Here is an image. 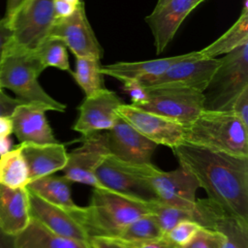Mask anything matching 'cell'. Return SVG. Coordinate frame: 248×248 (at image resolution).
I'll return each instance as SVG.
<instances>
[{
    "mask_svg": "<svg viewBox=\"0 0 248 248\" xmlns=\"http://www.w3.org/2000/svg\"><path fill=\"white\" fill-rule=\"evenodd\" d=\"M78 6V5H77ZM76 5L68 0H53V8L56 18H62L70 16L76 9Z\"/></svg>",
    "mask_w": 248,
    "mask_h": 248,
    "instance_id": "cell-39",
    "label": "cell"
},
{
    "mask_svg": "<svg viewBox=\"0 0 248 248\" xmlns=\"http://www.w3.org/2000/svg\"><path fill=\"white\" fill-rule=\"evenodd\" d=\"M28 199L31 218L60 236L88 242L84 229L69 210L52 204L30 191H28Z\"/></svg>",
    "mask_w": 248,
    "mask_h": 248,
    "instance_id": "cell-19",
    "label": "cell"
},
{
    "mask_svg": "<svg viewBox=\"0 0 248 248\" xmlns=\"http://www.w3.org/2000/svg\"><path fill=\"white\" fill-rule=\"evenodd\" d=\"M72 184L64 175L49 174L31 180L26 189L43 200L71 211L78 207L72 198Z\"/></svg>",
    "mask_w": 248,
    "mask_h": 248,
    "instance_id": "cell-24",
    "label": "cell"
},
{
    "mask_svg": "<svg viewBox=\"0 0 248 248\" xmlns=\"http://www.w3.org/2000/svg\"><path fill=\"white\" fill-rule=\"evenodd\" d=\"M14 248H89L87 242L60 236L34 218L14 236Z\"/></svg>",
    "mask_w": 248,
    "mask_h": 248,
    "instance_id": "cell-23",
    "label": "cell"
},
{
    "mask_svg": "<svg viewBox=\"0 0 248 248\" xmlns=\"http://www.w3.org/2000/svg\"><path fill=\"white\" fill-rule=\"evenodd\" d=\"M25 0H7V9L5 17L7 18L8 22L11 18L15 16V14L23 6Z\"/></svg>",
    "mask_w": 248,
    "mask_h": 248,
    "instance_id": "cell-41",
    "label": "cell"
},
{
    "mask_svg": "<svg viewBox=\"0 0 248 248\" xmlns=\"http://www.w3.org/2000/svg\"><path fill=\"white\" fill-rule=\"evenodd\" d=\"M201 226L194 221L182 220L174 225L168 232L164 234L170 243H172L176 248L186 244L199 230Z\"/></svg>",
    "mask_w": 248,
    "mask_h": 248,
    "instance_id": "cell-32",
    "label": "cell"
},
{
    "mask_svg": "<svg viewBox=\"0 0 248 248\" xmlns=\"http://www.w3.org/2000/svg\"><path fill=\"white\" fill-rule=\"evenodd\" d=\"M13 133V123L10 116L0 115V139L9 138Z\"/></svg>",
    "mask_w": 248,
    "mask_h": 248,
    "instance_id": "cell-40",
    "label": "cell"
},
{
    "mask_svg": "<svg viewBox=\"0 0 248 248\" xmlns=\"http://www.w3.org/2000/svg\"><path fill=\"white\" fill-rule=\"evenodd\" d=\"M68 1H69V2H71V3H72V4H74V5H76V6H77V5H78V3H79V2H80V1H79V0H68Z\"/></svg>",
    "mask_w": 248,
    "mask_h": 248,
    "instance_id": "cell-45",
    "label": "cell"
},
{
    "mask_svg": "<svg viewBox=\"0 0 248 248\" xmlns=\"http://www.w3.org/2000/svg\"><path fill=\"white\" fill-rule=\"evenodd\" d=\"M13 32L7 18L0 17V66L12 43Z\"/></svg>",
    "mask_w": 248,
    "mask_h": 248,
    "instance_id": "cell-35",
    "label": "cell"
},
{
    "mask_svg": "<svg viewBox=\"0 0 248 248\" xmlns=\"http://www.w3.org/2000/svg\"><path fill=\"white\" fill-rule=\"evenodd\" d=\"M87 243L89 248H127L122 241L109 236H91Z\"/></svg>",
    "mask_w": 248,
    "mask_h": 248,
    "instance_id": "cell-37",
    "label": "cell"
},
{
    "mask_svg": "<svg viewBox=\"0 0 248 248\" xmlns=\"http://www.w3.org/2000/svg\"><path fill=\"white\" fill-rule=\"evenodd\" d=\"M100 60L86 57H76L75 70L71 71L76 82L83 90L85 96H89L105 87L103 74L100 71Z\"/></svg>",
    "mask_w": 248,
    "mask_h": 248,
    "instance_id": "cell-28",
    "label": "cell"
},
{
    "mask_svg": "<svg viewBox=\"0 0 248 248\" xmlns=\"http://www.w3.org/2000/svg\"><path fill=\"white\" fill-rule=\"evenodd\" d=\"M110 155L128 164H150L157 144L127 123L119 115L106 133Z\"/></svg>",
    "mask_w": 248,
    "mask_h": 248,
    "instance_id": "cell-16",
    "label": "cell"
},
{
    "mask_svg": "<svg viewBox=\"0 0 248 248\" xmlns=\"http://www.w3.org/2000/svg\"><path fill=\"white\" fill-rule=\"evenodd\" d=\"M123 83V90L130 96L133 106H140L145 102L147 98L146 88L138 79H125Z\"/></svg>",
    "mask_w": 248,
    "mask_h": 248,
    "instance_id": "cell-33",
    "label": "cell"
},
{
    "mask_svg": "<svg viewBox=\"0 0 248 248\" xmlns=\"http://www.w3.org/2000/svg\"><path fill=\"white\" fill-rule=\"evenodd\" d=\"M184 142L248 157V127L232 110H206L184 125Z\"/></svg>",
    "mask_w": 248,
    "mask_h": 248,
    "instance_id": "cell-3",
    "label": "cell"
},
{
    "mask_svg": "<svg viewBox=\"0 0 248 248\" xmlns=\"http://www.w3.org/2000/svg\"><path fill=\"white\" fill-rule=\"evenodd\" d=\"M45 69L35 51L10 46L0 66V87L12 90L25 103L41 104L50 110L64 112L66 105L49 96L38 81Z\"/></svg>",
    "mask_w": 248,
    "mask_h": 248,
    "instance_id": "cell-4",
    "label": "cell"
},
{
    "mask_svg": "<svg viewBox=\"0 0 248 248\" xmlns=\"http://www.w3.org/2000/svg\"><path fill=\"white\" fill-rule=\"evenodd\" d=\"M220 59V66L202 92L206 110H231L236 97L248 87V43Z\"/></svg>",
    "mask_w": 248,
    "mask_h": 248,
    "instance_id": "cell-5",
    "label": "cell"
},
{
    "mask_svg": "<svg viewBox=\"0 0 248 248\" xmlns=\"http://www.w3.org/2000/svg\"><path fill=\"white\" fill-rule=\"evenodd\" d=\"M48 37L60 40L76 57L101 60L103 56L102 47L89 24L82 2L78 4L70 16L55 19Z\"/></svg>",
    "mask_w": 248,
    "mask_h": 248,
    "instance_id": "cell-11",
    "label": "cell"
},
{
    "mask_svg": "<svg viewBox=\"0 0 248 248\" xmlns=\"http://www.w3.org/2000/svg\"><path fill=\"white\" fill-rule=\"evenodd\" d=\"M246 43H248V1L244 0L243 9L236 21L222 36L199 52L203 58H214L220 54H227Z\"/></svg>",
    "mask_w": 248,
    "mask_h": 248,
    "instance_id": "cell-25",
    "label": "cell"
},
{
    "mask_svg": "<svg viewBox=\"0 0 248 248\" xmlns=\"http://www.w3.org/2000/svg\"><path fill=\"white\" fill-rule=\"evenodd\" d=\"M203 1H204V0H197V4L200 5V4H201L202 2H203Z\"/></svg>",
    "mask_w": 248,
    "mask_h": 248,
    "instance_id": "cell-46",
    "label": "cell"
},
{
    "mask_svg": "<svg viewBox=\"0 0 248 248\" xmlns=\"http://www.w3.org/2000/svg\"><path fill=\"white\" fill-rule=\"evenodd\" d=\"M164 236L157 217L153 213L144 214L127 224L114 237L121 241L135 242L158 239Z\"/></svg>",
    "mask_w": 248,
    "mask_h": 248,
    "instance_id": "cell-27",
    "label": "cell"
},
{
    "mask_svg": "<svg viewBox=\"0 0 248 248\" xmlns=\"http://www.w3.org/2000/svg\"><path fill=\"white\" fill-rule=\"evenodd\" d=\"M53 0H31L11 18V46L35 51L49 36L55 22Z\"/></svg>",
    "mask_w": 248,
    "mask_h": 248,
    "instance_id": "cell-7",
    "label": "cell"
},
{
    "mask_svg": "<svg viewBox=\"0 0 248 248\" xmlns=\"http://www.w3.org/2000/svg\"><path fill=\"white\" fill-rule=\"evenodd\" d=\"M131 166L150 184L160 202L187 210L194 208L196 193L200 186L196 178L184 168L179 166L176 170L164 171L152 163Z\"/></svg>",
    "mask_w": 248,
    "mask_h": 248,
    "instance_id": "cell-6",
    "label": "cell"
},
{
    "mask_svg": "<svg viewBox=\"0 0 248 248\" xmlns=\"http://www.w3.org/2000/svg\"><path fill=\"white\" fill-rule=\"evenodd\" d=\"M122 242L127 248H176L172 243H170L164 236L158 239L145 240V241H135V242L122 241Z\"/></svg>",
    "mask_w": 248,
    "mask_h": 248,
    "instance_id": "cell-36",
    "label": "cell"
},
{
    "mask_svg": "<svg viewBox=\"0 0 248 248\" xmlns=\"http://www.w3.org/2000/svg\"><path fill=\"white\" fill-rule=\"evenodd\" d=\"M146 90L145 102L137 108L182 125L193 121L203 109V94L198 90L185 87H152Z\"/></svg>",
    "mask_w": 248,
    "mask_h": 248,
    "instance_id": "cell-8",
    "label": "cell"
},
{
    "mask_svg": "<svg viewBox=\"0 0 248 248\" xmlns=\"http://www.w3.org/2000/svg\"><path fill=\"white\" fill-rule=\"evenodd\" d=\"M0 248H14V235L6 233L0 228Z\"/></svg>",
    "mask_w": 248,
    "mask_h": 248,
    "instance_id": "cell-42",
    "label": "cell"
},
{
    "mask_svg": "<svg viewBox=\"0 0 248 248\" xmlns=\"http://www.w3.org/2000/svg\"><path fill=\"white\" fill-rule=\"evenodd\" d=\"M208 196L228 213L248 223V157L183 142L172 149Z\"/></svg>",
    "mask_w": 248,
    "mask_h": 248,
    "instance_id": "cell-1",
    "label": "cell"
},
{
    "mask_svg": "<svg viewBox=\"0 0 248 248\" xmlns=\"http://www.w3.org/2000/svg\"><path fill=\"white\" fill-rule=\"evenodd\" d=\"M117 114L157 145L174 149L184 142V125L176 121L124 103L118 107Z\"/></svg>",
    "mask_w": 248,
    "mask_h": 248,
    "instance_id": "cell-12",
    "label": "cell"
},
{
    "mask_svg": "<svg viewBox=\"0 0 248 248\" xmlns=\"http://www.w3.org/2000/svg\"><path fill=\"white\" fill-rule=\"evenodd\" d=\"M25 103L17 98H12L7 95L3 89L0 87V115L10 116L14 110V108L19 105Z\"/></svg>",
    "mask_w": 248,
    "mask_h": 248,
    "instance_id": "cell-38",
    "label": "cell"
},
{
    "mask_svg": "<svg viewBox=\"0 0 248 248\" xmlns=\"http://www.w3.org/2000/svg\"><path fill=\"white\" fill-rule=\"evenodd\" d=\"M47 110L50 109L46 106L35 103H22L14 108L10 115L13 133L20 143L59 142L46 117Z\"/></svg>",
    "mask_w": 248,
    "mask_h": 248,
    "instance_id": "cell-17",
    "label": "cell"
},
{
    "mask_svg": "<svg viewBox=\"0 0 248 248\" xmlns=\"http://www.w3.org/2000/svg\"><path fill=\"white\" fill-rule=\"evenodd\" d=\"M30 218L28 190L0 184V228L15 236L28 225Z\"/></svg>",
    "mask_w": 248,
    "mask_h": 248,
    "instance_id": "cell-22",
    "label": "cell"
},
{
    "mask_svg": "<svg viewBox=\"0 0 248 248\" xmlns=\"http://www.w3.org/2000/svg\"><path fill=\"white\" fill-rule=\"evenodd\" d=\"M35 52L46 68L55 67L62 71L71 72L67 47L60 40L48 37Z\"/></svg>",
    "mask_w": 248,
    "mask_h": 248,
    "instance_id": "cell-29",
    "label": "cell"
},
{
    "mask_svg": "<svg viewBox=\"0 0 248 248\" xmlns=\"http://www.w3.org/2000/svg\"><path fill=\"white\" fill-rule=\"evenodd\" d=\"M29 172L19 145L0 155V184L10 188H26Z\"/></svg>",
    "mask_w": 248,
    "mask_h": 248,
    "instance_id": "cell-26",
    "label": "cell"
},
{
    "mask_svg": "<svg viewBox=\"0 0 248 248\" xmlns=\"http://www.w3.org/2000/svg\"><path fill=\"white\" fill-rule=\"evenodd\" d=\"M29 1H31V0H25V3H27V2H29ZM25 3H24V4H25ZM24 4H23V5H24Z\"/></svg>",
    "mask_w": 248,
    "mask_h": 248,
    "instance_id": "cell-47",
    "label": "cell"
},
{
    "mask_svg": "<svg viewBox=\"0 0 248 248\" xmlns=\"http://www.w3.org/2000/svg\"><path fill=\"white\" fill-rule=\"evenodd\" d=\"M151 213L157 217L164 234L182 220L193 221V209H182L160 202H151Z\"/></svg>",
    "mask_w": 248,
    "mask_h": 248,
    "instance_id": "cell-30",
    "label": "cell"
},
{
    "mask_svg": "<svg viewBox=\"0 0 248 248\" xmlns=\"http://www.w3.org/2000/svg\"><path fill=\"white\" fill-rule=\"evenodd\" d=\"M91 236L115 237L135 219L151 213V202H143L106 188H94L88 206L70 211Z\"/></svg>",
    "mask_w": 248,
    "mask_h": 248,
    "instance_id": "cell-2",
    "label": "cell"
},
{
    "mask_svg": "<svg viewBox=\"0 0 248 248\" xmlns=\"http://www.w3.org/2000/svg\"><path fill=\"white\" fill-rule=\"evenodd\" d=\"M82 143L68 153L67 163L62 170L64 176L73 183H81L102 188L95 171L99 165L109 155L106 134L95 133L81 138Z\"/></svg>",
    "mask_w": 248,
    "mask_h": 248,
    "instance_id": "cell-13",
    "label": "cell"
},
{
    "mask_svg": "<svg viewBox=\"0 0 248 248\" xmlns=\"http://www.w3.org/2000/svg\"><path fill=\"white\" fill-rule=\"evenodd\" d=\"M231 110L248 127V87L236 97Z\"/></svg>",
    "mask_w": 248,
    "mask_h": 248,
    "instance_id": "cell-34",
    "label": "cell"
},
{
    "mask_svg": "<svg viewBox=\"0 0 248 248\" xmlns=\"http://www.w3.org/2000/svg\"><path fill=\"white\" fill-rule=\"evenodd\" d=\"M193 221L202 228L222 232L225 236L222 248H248V223L233 217L208 198L196 201Z\"/></svg>",
    "mask_w": 248,
    "mask_h": 248,
    "instance_id": "cell-14",
    "label": "cell"
},
{
    "mask_svg": "<svg viewBox=\"0 0 248 248\" xmlns=\"http://www.w3.org/2000/svg\"><path fill=\"white\" fill-rule=\"evenodd\" d=\"M95 176L102 188L143 202H159L153 188L134 170L131 164L120 161L110 154L99 165Z\"/></svg>",
    "mask_w": 248,
    "mask_h": 248,
    "instance_id": "cell-9",
    "label": "cell"
},
{
    "mask_svg": "<svg viewBox=\"0 0 248 248\" xmlns=\"http://www.w3.org/2000/svg\"><path fill=\"white\" fill-rule=\"evenodd\" d=\"M197 6V0H169L146 16L157 54L166 49L183 20Z\"/></svg>",
    "mask_w": 248,
    "mask_h": 248,
    "instance_id": "cell-18",
    "label": "cell"
},
{
    "mask_svg": "<svg viewBox=\"0 0 248 248\" xmlns=\"http://www.w3.org/2000/svg\"><path fill=\"white\" fill-rule=\"evenodd\" d=\"M12 146L11 140H9V138H4V139H0V155H2L3 153L9 151Z\"/></svg>",
    "mask_w": 248,
    "mask_h": 248,
    "instance_id": "cell-43",
    "label": "cell"
},
{
    "mask_svg": "<svg viewBox=\"0 0 248 248\" xmlns=\"http://www.w3.org/2000/svg\"><path fill=\"white\" fill-rule=\"evenodd\" d=\"M123 104L115 92L104 88L89 96L78 107V117L73 130L86 137L103 130H109L115 123L118 107Z\"/></svg>",
    "mask_w": 248,
    "mask_h": 248,
    "instance_id": "cell-15",
    "label": "cell"
},
{
    "mask_svg": "<svg viewBox=\"0 0 248 248\" xmlns=\"http://www.w3.org/2000/svg\"><path fill=\"white\" fill-rule=\"evenodd\" d=\"M224 241L222 232L200 227L186 244L177 248H222Z\"/></svg>",
    "mask_w": 248,
    "mask_h": 248,
    "instance_id": "cell-31",
    "label": "cell"
},
{
    "mask_svg": "<svg viewBox=\"0 0 248 248\" xmlns=\"http://www.w3.org/2000/svg\"><path fill=\"white\" fill-rule=\"evenodd\" d=\"M18 145L28 168L30 181L62 170L67 163L68 152L60 141L46 144L19 143Z\"/></svg>",
    "mask_w": 248,
    "mask_h": 248,
    "instance_id": "cell-20",
    "label": "cell"
},
{
    "mask_svg": "<svg viewBox=\"0 0 248 248\" xmlns=\"http://www.w3.org/2000/svg\"><path fill=\"white\" fill-rule=\"evenodd\" d=\"M169 0H158L157 1V4L155 5V8H158V7H160V6H162V5H164L166 2H168Z\"/></svg>",
    "mask_w": 248,
    "mask_h": 248,
    "instance_id": "cell-44",
    "label": "cell"
},
{
    "mask_svg": "<svg viewBox=\"0 0 248 248\" xmlns=\"http://www.w3.org/2000/svg\"><path fill=\"white\" fill-rule=\"evenodd\" d=\"M220 58L195 57L177 62L160 75L140 79L145 88L185 87L203 92L220 66Z\"/></svg>",
    "mask_w": 248,
    "mask_h": 248,
    "instance_id": "cell-10",
    "label": "cell"
},
{
    "mask_svg": "<svg viewBox=\"0 0 248 248\" xmlns=\"http://www.w3.org/2000/svg\"><path fill=\"white\" fill-rule=\"evenodd\" d=\"M202 57L199 51L185 54L151 59L139 62H116L109 65H101L100 71L103 75L112 77L120 81L125 79H143L162 74L173 64L189 58Z\"/></svg>",
    "mask_w": 248,
    "mask_h": 248,
    "instance_id": "cell-21",
    "label": "cell"
}]
</instances>
